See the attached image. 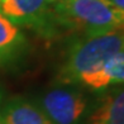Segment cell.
Segmentation results:
<instances>
[{"instance_id": "obj_1", "label": "cell", "mask_w": 124, "mask_h": 124, "mask_svg": "<svg viewBox=\"0 0 124 124\" xmlns=\"http://www.w3.org/2000/svg\"><path fill=\"white\" fill-rule=\"evenodd\" d=\"M123 48L124 28L78 33L66 49L56 80L61 85H76L84 75L100 69Z\"/></svg>"}, {"instance_id": "obj_2", "label": "cell", "mask_w": 124, "mask_h": 124, "mask_svg": "<svg viewBox=\"0 0 124 124\" xmlns=\"http://www.w3.org/2000/svg\"><path fill=\"white\" fill-rule=\"evenodd\" d=\"M51 8L58 31L86 33L124 28V10L109 0H56Z\"/></svg>"}, {"instance_id": "obj_3", "label": "cell", "mask_w": 124, "mask_h": 124, "mask_svg": "<svg viewBox=\"0 0 124 124\" xmlns=\"http://www.w3.org/2000/svg\"><path fill=\"white\" fill-rule=\"evenodd\" d=\"M0 15L18 27L32 28L44 38L60 33L48 0H0Z\"/></svg>"}, {"instance_id": "obj_4", "label": "cell", "mask_w": 124, "mask_h": 124, "mask_svg": "<svg viewBox=\"0 0 124 124\" xmlns=\"http://www.w3.org/2000/svg\"><path fill=\"white\" fill-rule=\"evenodd\" d=\"M38 106L52 124H80L87 110V99L77 87L57 86L42 95Z\"/></svg>"}, {"instance_id": "obj_5", "label": "cell", "mask_w": 124, "mask_h": 124, "mask_svg": "<svg viewBox=\"0 0 124 124\" xmlns=\"http://www.w3.org/2000/svg\"><path fill=\"white\" fill-rule=\"evenodd\" d=\"M86 118V124H124V85L101 94Z\"/></svg>"}, {"instance_id": "obj_6", "label": "cell", "mask_w": 124, "mask_h": 124, "mask_svg": "<svg viewBox=\"0 0 124 124\" xmlns=\"http://www.w3.org/2000/svg\"><path fill=\"white\" fill-rule=\"evenodd\" d=\"M77 84L93 91H103L110 86L124 85V48L109 58L100 69L84 75Z\"/></svg>"}, {"instance_id": "obj_7", "label": "cell", "mask_w": 124, "mask_h": 124, "mask_svg": "<svg viewBox=\"0 0 124 124\" xmlns=\"http://www.w3.org/2000/svg\"><path fill=\"white\" fill-rule=\"evenodd\" d=\"M27 49L28 41L22 29L0 15V66L18 62Z\"/></svg>"}, {"instance_id": "obj_8", "label": "cell", "mask_w": 124, "mask_h": 124, "mask_svg": "<svg viewBox=\"0 0 124 124\" xmlns=\"http://www.w3.org/2000/svg\"><path fill=\"white\" fill-rule=\"evenodd\" d=\"M0 115L7 124H52L38 104L23 98L9 100Z\"/></svg>"}, {"instance_id": "obj_9", "label": "cell", "mask_w": 124, "mask_h": 124, "mask_svg": "<svg viewBox=\"0 0 124 124\" xmlns=\"http://www.w3.org/2000/svg\"><path fill=\"white\" fill-rule=\"evenodd\" d=\"M109 1H111L115 7H118L119 9L124 10V0H109Z\"/></svg>"}, {"instance_id": "obj_10", "label": "cell", "mask_w": 124, "mask_h": 124, "mask_svg": "<svg viewBox=\"0 0 124 124\" xmlns=\"http://www.w3.org/2000/svg\"><path fill=\"white\" fill-rule=\"evenodd\" d=\"M1 100H3V90L0 87V103H1Z\"/></svg>"}, {"instance_id": "obj_11", "label": "cell", "mask_w": 124, "mask_h": 124, "mask_svg": "<svg viewBox=\"0 0 124 124\" xmlns=\"http://www.w3.org/2000/svg\"><path fill=\"white\" fill-rule=\"evenodd\" d=\"M0 124H7V123H5V120L3 119V116H1V115H0Z\"/></svg>"}, {"instance_id": "obj_12", "label": "cell", "mask_w": 124, "mask_h": 124, "mask_svg": "<svg viewBox=\"0 0 124 124\" xmlns=\"http://www.w3.org/2000/svg\"><path fill=\"white\" fill-rule=\"evenodd\" d=\"M48 1H49V4H52V3H54V1H56V0H48Z\"/></svg>"}]
</instances>
